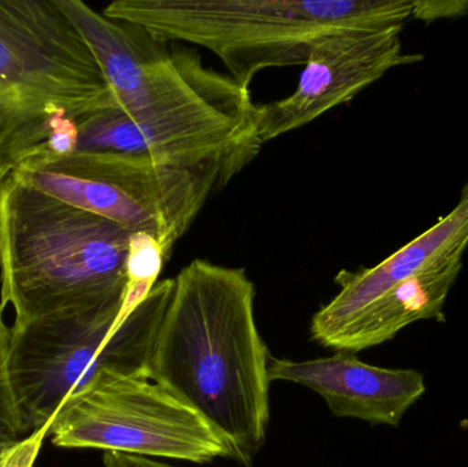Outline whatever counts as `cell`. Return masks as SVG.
Here are the masks:
<instances>
[{
    "label": "cell",
    "mask_w": 468,
    "mask_h": 467,
    "mask_svg": "<svg viewBox=\"0 0 468 467\" xmlns=\"http://www.w3.org/2000/svg\"><path fill=\"white\" fill-rule=\"evenodd\" d=\"M150 378L195 411L250 467L270 419V353L244 269L195 260L173 279Z\"/></svg>",
    "instance_id": "cell-1"
},
{
    "label": "cell",
    "mask_w": 468,
    "mask_h": 467,
    "mask_svg": "<svg viewBox=\"0 0 468 467\" xmlns=\"http://www.w3.org/2000/svg\"><path fill=\"white\" fill-rule=\"evenodd\" d=\"M131 233L8 175L0 192V310L14 325L121 309Z\"/></svg>",
    "instance_id": "cell-2"
},
{
    "label": "cell",
    "mask_w": 468,
    "mask_h": 467,
    "mask_svg": "<svg viewBox=\"0 0 468 467\" xmlns=\"http://www.w3.org/2000/svg\"><path fill=\"white\" fill-rule=\"evenodd\" d=\"M412 8L414 0H115L103 14L208 49L250 90L266 69L304 65L318 38L404 27Z\"/></svg>",
    "instance_id": "cell-3"
},
{
    "label": "cell",
    "mask_w": 468,
    "mask_h": 467,
    "mask_svg": "<svg viewBox=\"0 0 468 467\" xmlns=\"http://www.w3.org/2000/svg\"><path fill=\"white\" fill-rule=\"evenodd\" d=\"M110 109L106 79L59 0H0V166L41 147L57 118Z\"/></svg>",
    "instance_id": "cell-4"
},
{
    "label": "cell",
    "mask_w": 468,
    "mask_h": 467,
    "mask_svg": "<svg viewBox=\"0 0 468 467\" xmlns=\"http://www.w3.org/2000/svg\"><path fill=\"white\" fill-rule=\"evenodd\" d=\"M21 183L103 217L129 233L154 236L169 260L208 197L234 173L222 167H178L112 151L52 155L36 148L13 170Z\"/></svg>",
    "instance_id": "cell-5"
},
{
    "label": "cell",
    "mask_w": 468,
    "mask_h": 467,
    "mask_svg": "<svg viewBox=\"0 0 468 467\" xmlns=\"http://www.w3.org/2000/svg\"><path fill=\"white\" fill-rule=\"evenodd\" d=\"M173 285L158 281L120 328L121 309L11 326L8 375L27 435L49 430L69 395L104 370L150 378Z\"/></svg>",
    "instance_id": "cell-6"
},
{
    "label": "cell",
    "mask_w": 468,
    "mask_h": 467,
    "mask_svg": "<svg viewBox=\"0 0 468 467\" xmlns=\"http://www.w3.org/2000/svg\"><path fill=\"white\" fill-rule=\"evenodd\" d=\"M60 449L208 463L229 457L214 430L155 381L104 370L69 395L49 425Z\"/></svg>",
    "instance_id": "cell-7"
},
{
    "label": "cell",
    "mask_w": 468,
    "mask_h": 467,
    "mask_svg": "<svg viewBox=\"0 0 468 467\" xmlns=\"http://www.w3.org/2000/svg\"><path fill=\"white\" fill-rule=\"evenodd\" d=\"M256 106L250 90L219 74L199 92L147 117L132 120L110 109L76 121L77 151L131 154L172 166H216L237 175L263 144Z\"/></svg>",
    "instance_id": "cell-8"
},
{
    "label": "cell",
    "mask_w": 468,
    "mask_h": 467,
    "mask_svg": "<svg viewBox=\"0 0 468 467\" xmlns=\"http://www.w3.org/2000/svg\"><path fill=\"white\" fill-rule=\"evenodd\" d=\"M92 51L115 110L137 120L199 92L218 71L203 66L195 49L156 40L147 30L98 13L81 0H59Z\"/></svg>",
    "instance_id": "cell-9"
},
{
    "label": "cell",
    "mask_w": 468,
    "mask_h": 467,
    "mask_svg": "<svg viewBox=\"0 0 468 467\" xmlns=\"http://www.w3.org/2000/svg\"><path fill=\"white\" fill-rule=\"evenodd\" d=\"M401 32L403 27H390L332 33L318 38L308 51L293 93L256 106L261 142H271L348 103L398 66L425 60L422 54H404Z\"/></svg>",
    "instance_id": "cell-10"
},
{
    "label": "cell",
    "mask_w": 468,
    "mask_h": 467,
    "mask_svg": "<svg viewBox=\"0 0 468 467\" xmlns=\"http://www.w3.org/2000/svg\"><path fill=\"white\" fill-rule=\"evenodd\" d=\"M269 377L313 389L335 417L392 428L426 394L423 373L374 366L346 351L304 362L270 358Z\"/></svg>",
    "instance_id": "cell-11"
},
{
    "label": "cell",
    "mask_w": 468,
    "mask_h": 467,
    "mask_svg": "<svg viewBox=\"0 0 468 467\" xmlns=\"http://www.w3.org/2000/svg\"><path fill=\"white\" fill-rule=\"evenodd\" d=\"M468 247V180L448 216L374 268L341 271L337 295L311 320V336L324 348L374 302L401 282L455 258Z\"/></svg>",
    "instance_id": "cell-12"
},
{
    "label": "cell",
    "mask_w": 468,
    "mask_h": 467,
    "mask_svg": "<svg viewBox=\"0 0 468 467\" xmlns=\"http://www.w3.org/2000/svg\"><path fill=\"white\" fill-rule=\"evenodd\" d=\"M462 268L463 258H455L401 282L357 315L329 348L356 354L390 342L418 321L445 323V302Z\"/></svg>",
    "instance_id": "cell-13"
},
{
    "label": "cell",
    "mask_w": 468,
    "mask_h": 467,
    "mask_svg": "<svg viewBox=\"0 0 468 467\" xmlns=\"http://www.w3.org/2000/svg\"><path fill=\"white\" fill-rule=\"evenodd\" d=\"M167 258L154 236L144 232L131 233L126 258V287L117 328L145 301L158 284L159 274Z\"/></svg>",
    "instance_id": "cell-14"
},
{
    "label": "cell",
    "mask_w": 468,
    "mask_h": 467,
    "mask_svg": "<svg viewBox=\"0 0 468 467\" xmlns=\"http://www.w3.org/2000/svg\"><path fill=\"white\" fill-rule=\"evenodd\" d=\"M10 328L5 325L0 310V463L11 447L27 436L21 414L16 408L8 375Z\"/></svg>",
    "instance_id": "cell-15"
},
{
    "label": "cell",
    "mask_w": 468,
    "mask_h": 467,
    "mask_svg": "<svg viewBox=\"0 0 468 467\" xmlns=\"http://www.w3.org/2000/svg\"><path fill=\"white\" fill-rule=\"evenodd\" d=\"M48 436V430H37L25 436L19 443L8 450L0 467H33L38 452L43 447L44 439Z\"/></svg>",
    "instance_id": "cell-16"
},
{
    "label": "cell",
    "mask_w": 468,
    "mask_h": 467,
    "mask_svg": "<svg viewBox=\"0 0 468 467\" xmlns=\"http://www.w3.org/2000/svg\"><path fill=\"white\" fill-rule=\"evenodd\" d=\"M463 16H468V0H414L412 18L431 22Z\"/></svg>",
    "instance_id": "cell-17"
},
{
    "label": "cell",
    "mask_w": 468,
    "mask_h": 467,
    "mask_svg": "<svg viewBox=\"0 0 468 467\" xmlns=\"http://www.w3.org/2000/svg\"><path fill=\"white\" fill-rule=\"evenodd\" d=\"M103 463L106 467H175L151 460V458L122 454V452H106Z\"/></svg>",
    "instance_id": "cell-18"
},
{
    "label": "cell",
    "mask_w": 468,
    "mask_h": 467,
    "mask_svg": "<svg viewBox=\"0 0 468 467\" xmlns=\"http://www.w3.org/2000/svg\"><path fill=\"white\" fill-rule=\"evenodd\" d=\"M11 172H13V167L0 166V192H2L3 186H5V180H7Z\"/></svg>",
    "instance_id": "cell-19"
}]
</instances>
